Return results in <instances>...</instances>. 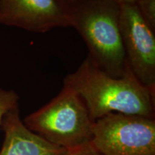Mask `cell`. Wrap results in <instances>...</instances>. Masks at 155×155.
Listing matches in <instances>:
<instances>
[{"instance_id":"obj_11","label":"cell","mask_w":155,"mask_h":155,"mask_svg":"<svg viewBox=\"0 0 155 155\" xmlns=\"http://www.w3.org/2000/svg\"><path fill=\"white\" fill-rule=\"evenodd\" d=\"M58 1L64 4V5H70V4H72V3H74L75 2H78L79 1V0H58Z\"/></svg>"},{"instance_id":"obj_1","label":"cell","mask_w":155,"mask_h":155,"mask_svg":"<svg viewBox=\"0 0 155 155\" xmlns=\"http://www.w3.org/2000/svg\"><path fill=\"white\" fill-rule=\"evenodd\" d=\"M86 104L92 121L121 113L154 119V95L129 69L122 77L111 76L88 55L76 71L64 78Z\"/></svg>"},{"instance_id":"obj_7","label":"cell","mask_w":155,"mask_h":155,"mask_svg":"<svg viewBox=\"0 0 155 155\" xmlns=\"http://www.w3.org/2000/svg\"><path fill=\"white\" fill-rule=\"evenodd\" d=\"M2 127L5 141L0 155H66L68 152L30 131L20 119L19 106L6 114Z\"/></svg>"},{"instance_id":"obj_9","label":"cell","mask_w":155,"mask_h":155,"mask_svg":"<svg viewBox=\"0 0 155 155\" xmlns=\"http://www.w3.org/2000/svg\"><path fill=\"white\" fill-rule=\"evenodd\" d=\"M142 18L149 26L155 29V0H137L136 2Z\"/></svg>"},{"instance_id":"obj_6","label":"cell","mask_w":155,"mask_h":155,"mask_svg":"<svg viewBox=\"0 0 155 155\" xmlns=\"http://www.w3.org/2000/svg\"><path fill=\"white\" fill-rule=\"evenodd\" d=\"M0 24L38 33L70 27L66 5L58 0H0Z\"/></svg>"},{"instance_id":"obj_2","label":"cell","mask_w":155,"mask_h":155,"mask_svg":"<svg viewBox=\"0 0 155 155\" xmlns=\"http://www.w3.org/2000/svg\"><path fill=\"white\" fill-rule=\"evenodd\" d=\"M66 8L70 27L84 40L95 63L111 76H124L129 68L120 29L121 4L116 0H79Z\"/></svg>"},{"instance_id":"obj_3","label":"cell","mask_w":155,"mask_h":155,"mask_svg":"<svg viewBox=\"0 0 155 155\" xmlns=\"http://www.w3.org/2000/svg\"><path fill=\"white\" fill-rule=\"evenodd\" d=\"M25 125L50 144L70 151L92 139L94 121L86 104L72 89L61 92L40 109L29 114Z\"/></svg>"},{"instance_id":"obj_12","label":"cell","mask_w":155,"mask_h":155,"mask_svg":"<svg viewBox=\"0 0 155 155\" xmlns=\"http://www.w3.org/2000/svg\"><path fill=\"white\" fill-rule=\"evenodd\" d=\"M119 4H125V3H135L137 0H116Z\"/></svg>"},{"instance_id":"obj_4","label":"cell","mask_w":155,"mask_h":155,"mask_svg":"<svg viewBox=\"0 0 155 155\" xmlns=\"http://www.w3.org/2000/svg\"><path fill=\"white\" fill-rule=\"evenodd\" d=\"M91 143L104 155H155V120L111 113L94 121Z\"/></svg>"},{"instance_id":"obj_8","label":"cell","mask_w":155,"mask_h":155,"mask_svg":"<svg viewBox=\"0 0 155 155\" xmlns=\"http://www.w3.org/2000/svg\"><path fill=\"white\" fill-rule=\"evenodd\" d=\"M19 99L18 94L15 91L0 88V127L6 114L19 106Z\"/></svg>"},{"instance_id":"obj_10","label":"cell","mask_w":155,"mask_h":155,"mask_svg":"<svg viewBox=\"0 0 155 155\" xmlns=\"http://www.w3.org/2000/svg\"><path fill=\"white\" fill-rule=\"evenodd\" d=\"M66 155H104L98 152L91 142L68 152Z\"/></svg>"},{"instance_id":"obj_5","label":"cell","mask_w":155,"mask_h":155,"mask_svg":"<svg viewBox=\"0 0 155 155\" xmlns=\"http://www.w3.org/2000/svg\"><path fill=\"white\" fill-rule=\"evenodd\" d=\"M120 29L129 69L155 93L154 30L142 18L136 3L121 4Z\"/></svg>"}]
</instances>
